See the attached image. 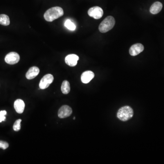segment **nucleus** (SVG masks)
<instances>
[{
  "label": "nucleus",
  "mask_w": 164,
  "mask_h": 164,
  "mask_svg": "<svg viewBox=\"0 0 164 164\" xmlns=\"http://www.w3.org/2000/svg\"><path fill=\"white\" fill-rule=\"evenodd\" d=\"M64 14L63 9L59 6H56L48 10L44 13V17L47 21L51 22L61 17Z\"/></svg>",
  "instance_id": "1"
},
{
  "label": "nucleus",
  "mask_w": 164,
  "mask_h": 164,
  "mask_svg": "<svg viewBox=\"0 0 164 164\" xmlns=\"http://www.w3.org/2000/svg\"><path fill=\"white\" fill-rule=\"evenodd\" d=\"M133 110L129 106H124L118 110L117 117L122 121H126L131 119L133 116Z\"/></svg>",
  "instance_id": "2"
},
{
  "label": "nucleus",
  "mask_w": 164,
  "mask_h": 164,
  "mask_svg": "<svg viewBox=\"0 0 164 164\" xmlns=\"http://www.w3.org/2000/svg\"><path fill=\"white\" fill-rule=\"evenodd\" d=\"M116 24L115 19L112 16H108L102 21L99 26L98 29L102 33H105L110 31L114 27Z\"/></svg>",
  "instance_id": "3"
},
{
  "label": "nucleus",
  "mask_w": 164,
  "mask_h": 164,
  "mask_svg": "<svg viewBox=\"0 0 164 164\" xmlns=\"http://www.w3.org/2000/svg\"><path fill=\"white\" fill-rule=\"evenodd\" d=\"M54 78L51 74H47L42 78L39 83V88L41 89H47L53 83Z\"/></svg>",
  "instance_id": "4"
},
{
  "label": "nucleus",
  "mask_w": 164,
  "mask_h": 164,
  "mask_svg": "<svg viewBox=\"0 0 164 164\" xmlns=\"http://www.w3.org/2000/svg\"><path fill=\"white\" fill-rule=\"evenodd\" d=\"M88 14L91 17L95 19H99L101 18L104 14V12L101 8L99 6H93L90 8L88 11Z\"/></svg>",
  "instance_id": "5"
},
{
  "label": "nucleus",
  "mask_w": 164,
  "mask_h": 164,
  "mask_svg": "<svg viewBox=\"0 0 164 164\" xmlns=\"http://www.w3.org/2000/svg\"><path fill=\"white\" fill-rule=\"evenodd\" d=\"M20 57L18 53L16 52H11L6 56L5 61L9 64L13 65L19 62Z\"/></svg>",
  "instance_id": "6"
},
{
  "label": "nucleus",
  "mask_w": 164,
  "mask_h": 164,
  "mask_svg": "<svg viewBox=\"0 0 164 164\" xmlns=\"http://www.w3.org/2000/svg\"><path fill=\"white\" fill-rule=\"evenodd\" d=\"M73 110L71 107L68 105H64L62 106L58 110V116L61 119H64L70 116Z\"/></svg>",
  "instance_id": "7"
},
{
  "label": "nucleus",
  "mask_w": 164,
  "mask_h": 164,
  "mask_svg": "<svg viewBox=\"0 0 164 164\" xmlns=\"http://www.w3.org/2000/svg\"><path fill=\"white\" fill-rule=\"evenodd\" d=\"M144 50V46L141 44L133 45L129 49V54L132 56H135L143 52Z\"/></svg>",
  "instance_id": "8"
},
{
  "label": "nucleus",
  "mask_w": 164,
  "mask_h": 164,
  "mask_svg": "<svg viewBox=\"0 0 164 164\" xmlns=\"http://www.w3.org/2000/svg\"><path fill=\"white\" fill-rule=\"evenodd\" d=\"M79 57L76 54H72L67 55L65 58L66 64L70 67H74L77 64Z\"/></svg>",
  "instance_id": "9"
},
{
  "label": "nucleus",
  "mask_w": 164,
  "mask_h": 164,
  "mask_svg": "<svg viewBox=\"0 0 164 164\" xmlns=\"http://www.w3.org/2000/svg\"><path fill=\"white\" fill-rule=\"evenodd\" d=\"M94 74L91 71H87L84 72L81 75V80L84 84H88L93 79Z\"/></svg>",
  "instance_id": "10"
},
{
  "label": "nucleus",
  "mask_w": 164,
  "mask_h": 164,
  "mask_svg": "<svg viewBox=\"0 0 164 164\" xmlns=\"http://www.w3.org/2000/svg\"><path fill=\"white\" fill-rule=\"evenodd\" d=\"M40 72L39 68L37 67H32L30 68L26 74V78L28 80H33L39 74Z\"/></svg>",
  "instance_id": "11"
},
{
  "label": "nucleus",
  "mask_w": 164,
  "mask_h": 164,
  "mask_svg": "<svg viewBox=\"0 0 164 164\" xmlns=\"http://www.w3.org/2000/svg\"><path fill=\"white\" fill-rule=\"evenodd\" d=\"M24 102L22 100L18 99L16 100L14 102V107L16 112L18 113H22L24 110Z\"/></svg>",
  "instance_id": "12"
},
{
  "label": "nucleus",
  "mask_w": 164,
  "mask_h": 164,
  "mask_svg": "<svg viewBox=\"0 0 164 164\" xmlns=\"http://www.w3.org/2000/svg\"><path fill=\"white\" fill-rule=\"evenodd\" d=\"M162 7H163V6L161 2L156 1L152 5V6L150 7L149 11L152 14H158V13L160 12L162 10Z\"/></svg>",
  "instance_id": "13"
},
{
  "label": "nucleus",
  "mask_w": 164,
  "mask_h": 164,
  "mask_svg": "<svg viewBox=\"0 0 164 164\" xmlns=\"http://www.w3.org/2000/svg\"><path fill=\"white\" fill-rule=\"evenodd\" d=\"M61 91L64 94H67L70 92V84L67 80L63 82L61 85Z\"/></svg>",
  "instance_id": "14"
},
{
  "label": "nucleus",
  "mask_w": 164,
  "mask_h": 164,
  "mask_svg": "<svg viewBox=\"0 0 164 164\" xmlns=\"http://www.w3.org/2000/svg\"><path fill=\"white\" fill-rule=\"evenodd\" d=\"M10 24V21L8 16L5 14L0 15V24L6 26H8Z\"/></svg>",
  "instance_id": "15"
},
{
  "label": "nucleus",
  "mask_w": 164,
  "mask_h": 164,
  "mask_svg": "<svg viewBox=\"0 0 164 164\" xmlns=\"http://www.w3.org/2000/svg\"><path fill=\"white\" fill-rule=\"evenodd\" d=\"M65 26L68 29L71 30V31H74L76 29V25L74 24L73 22H72L69 19H68L66 21L64 24Z\"/></svg>",
  "instance_id": "16"
},
{
  "label": "nucleus",
  "mask_w": 164,
  "mask_h": 164,
  "mask_svg": "<svg viewBox=\"0 0 164 164\" xmlns=\"http://www.w3.org/2000/svg\"><path fill=\"white\" fill-rule=\"evenodd\" d=\"M21 119L17 120L14 123L13 126V129L14 131H18L21 129Z\"/></svg>",
  "instance_id": "17"
},
{
  "label": "nucleus",
  "mask_w": 164,
  "mask_h": 164,
  "mask_svg": "<svg viewBox=\"0 0 164 164\" xmlns=\"http://www.w3.org/2000/svg\"><path fill=\"white\" fill-rule=\"evenodd\" d=\"M6 110H2L0 111V123L2 121H4L6 120Z\"/></svg>",
  "instance_id": "18"
},
{
  "label": "nucleus",
  "mask_w": 164,
  "mask_h": 164,
  "mask_svg": "<svg viewBox=\"0 0 164 164\" xmlns=\"http://www.w3.org/2000/svg\"><path fill=\"white\" fill-rule=\"evenodd\" d=\"M9 146L8 143L5 141L0 140V148L3 149H6L8 148Z\"/></svg>",
  "instance_id": "19"
},
{
  "label": "nucleus",
  "mask_w": 164,
  "mask_h": 164,
  "mask_svg": "<svg viewBox=\"0 0 164 164\" xmlns=\"http://www.w3.org/2000/svg\"><path fill=\"white\" fill-rule=\"evenodd\" d=\"M75 117H74L73 118V120H75Z\"/></svg>",
  "instance_id": "20"
}]
</instances>
